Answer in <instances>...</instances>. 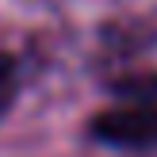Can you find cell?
<instances>
[{
    "label": "cell",
    "mask_w": 157,
    "mask_h": 157,
    "mask_svg": "<svg viewBox=\"0 0 157 157\" xmlns=\"http://www.w3.org/2000/svg\"><path fill=\"white\" fill-rule=\"evenodd\" d=\"M88 138L107 150L157 153V100H115L88 119Z\"/></svg>",
    "instance_id": "obj_1"
},
{
    "label": "cell",
    "mask_w": 157,
    "mask_h": 157,
    "mask_svg": "<svg viewBox=\"0 0 157 157\" xmlns=\"http://www.w3.org/2000/svg\"><path fill=\"white\" fill-rule=\"evenodd\" d=\"M115 100H157V73H115L104 81Z\"/></svg>",
    "instance_id": "obj_2"
},
{
    "label": "cell",
    "mask_w": 157,
    "mask_h": 157,
    "mask_svg": "<svg viewBox=\"0 0 157 157\" xmlns=\"http://www.w3.org/2000/svg\"><path fill=\"white\" fill-rule=\"evenodd\" d=\"M19 88H23V81H19V58L8 54V50H0V119H4V115L12 111V104L19 100Z\"/></svg>",
    "instance_id": "obj_3"
}]
</instances>
